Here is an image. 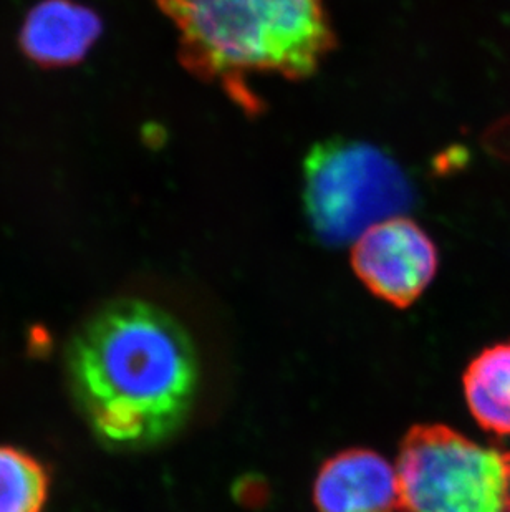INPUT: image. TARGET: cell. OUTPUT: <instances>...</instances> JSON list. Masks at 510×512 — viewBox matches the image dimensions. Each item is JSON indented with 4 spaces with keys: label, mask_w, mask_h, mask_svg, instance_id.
I'll list each match as a JSON object with an SVG mask.
<instances>
[{
    "label": "cell",
    "mask_w": 510,
    "mask_h": 512,
    "mask_svg": "<svg viewBox=\"0 0 510 512\" xmlns=\"http://www.w3.org/2000/svg\"><path fill=\"white\" fill-rule=\"evenodd\" d=\"M352 266L373 294L403 309L433 281L438 251L418 224L395 216L373 224L353 242Z\"/></svg>",
    "instance_id": "cell-5"
},
{
    "label": "cell",
    "mask_w": 510,
    "mask_h": 512,
    "mask_svg": "<svg viewBox=\"0 0 510 512\" xmlns=\"http://www.w3.org/2000/svg\"><path fill=\"white\" fill-rule=\"evenodd\" d=\"M100 34L102 22L93 10L72 0H44L27 15L20 45L42 67H70L82 62Z\"/></svg>",
    "instance_id": "cell-7"
},
{
    "label": "cell",
    "mask_w": 510,
    "mask_h": 512,
    "mask_svg": "<svg viewBox=\"0 0 510 512\" xmlns=\"http://www.w3.org/2000/svg\"><path fill=\"white\" fill-rule=\"evenodd\" d=\"M464 395L474 420L496 435H510V342L479 353L464 373Z\"/></svg>",
    "instance_id": "cell-8"
},
{
    "label": "cell",
    "mask_w": 510,
    "mask_h": 512,
    "mask_svg": "<svg viewBox=\"0 0 510 512\" xmlns=\"http://www.w3.org/2000/svg\"><path fill=\"white\" fill-rule=\"evenodd\" d=\"M73 397L102 440L121 448L173 435L193 406L198 355L183 325L145 300H116L68 350Z\"/></svg>",
    "instance_id": "cell-1"
},
{
    "label": "cell",
    "mask_w": 510,
    "mask_h": 512,
    "mask_svg": "<svg viewBox=\"0 0 510 512\" xmlns=\"http://www.w3.org/2000/svg\"><path fill=\"white\" fill-rule=\"evenodd\" d=\"M406 512H506L510 453L479 445L448 426H416L396 463Z\"/></svg>",
    "instance_id": "cell-4"
},
{
    "label": "cell",
    "mask_w": 510,
    "mask_h": 512,
    "mask_svg": "<svg viewBox=\"0 0 510 512\" xmlns=\"http://www.w3.org/2000/svg\"><path fill=\"white\" fill-rule=\"evenodd\" d=\"M49 479L32 456L0 448V512H42Z\"/></svg>",
    "instance_id": "cell-9"
},
{
    "label": "cell",
    "mask_w": 510,
    "mask_h": 512,
    "mask_svg": "<svg viewBox=\"0 0 510 512\" xmlns=\"http://www.w3.org/2000/svg\"><path fill=\"white\" fill-rule=\"evenodd\" d=\"M313 499L320 512H395L401 509L400 478L375 451H343L323 464Z\"/></svg>",
    "instance_id": "cell-6"
},
{
    "label": "cell",
    "mask_w": 510,
    "mask_h": 512,
    "mask_svg": "<svg viewBox=\"0 0 510 512\" xmlns=\"http://www.w3.org/2000/svg\"><path fill=\"white\" fill-rule=\"evenodd\" d=\"M304 206L313 232L328 246L357 241L373 224L403 216L414 188L398 161L380 146L328 138L305 156Z\"/></svg>",
    "instance_id": "cell-3"
},
{
    "label": "cell",
    "mask_w": 510,
    "mask_h": 512,
    "mask_svg": "<svg viewBox=\"0 0 510 512\" xmlns=\"http://www.w3.org/2000/svg\"><path fill=\"white\" fill-rule=\"evenodd\" d=\"M178 29V58L189 73L221 85L246 110L259 103L252 75L312 77L337 35L323 0H156Z\"/></svg>",
    "instance_id": "cell-2"
},
{
    "label": "cell",
    "mask_w": 510,
    "mask_h": 512,
    "mask_svg": "<svg viewBox=\"0 0 510 512\" xmlns=\"http://www.w3.org/2000/svg\"><path fill=\"white\" fill-rule=\"evenodd\" d=\"M506 512H510V506H509V509H507V511H506Z\"/></svg>",
    "instance_id": "cell-10"
}]
</instances>
